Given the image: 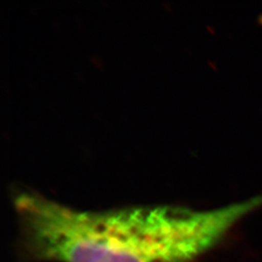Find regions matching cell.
Here are the masks:
<instances>
[{
    "mask_svg": "<svg viewBox=\"0 0 262 262\" xmlns=\"http://www.w3.org/2000/svg\"><path fill=\"white\" fill-rule=\"evenodd\" d=\"M13 204L26 261L196 262L262 206V194L211 210L154 205L89 211L21 190Z\"/></svg>",
    "mask_w": 262,
    "mask_h": 262,
    "instance_id": "obj_1",
    "label": "cell"
}]
</instances>
